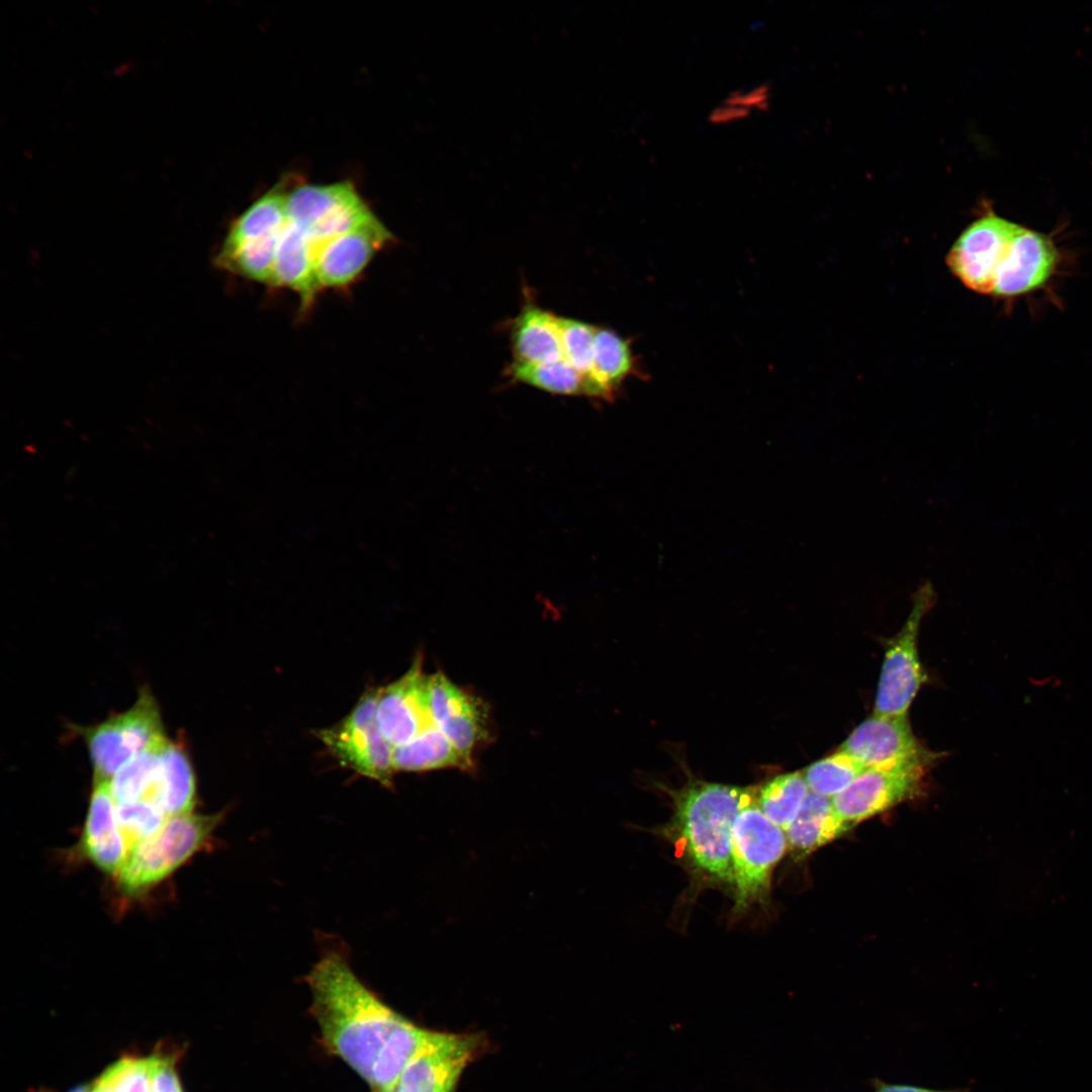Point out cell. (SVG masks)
<instances>
[{
  "mask_svg": "<svg viewBox=\"0 0 1092 1092\" xmlns=\"http://www.w3.org/2000/svg\"><path fill=\"white\" fill-rule=\"evenodd\" d=\"M305 981L324 1044L369 1083L381 1051L404 1018L360 981L341 953L323 956Z\"/></svg>",
  "mask_w": 1092,
  "mask_h": 1092,
  "instance_id": "1",
  "label": "cell"
},
{
  "mask_svg": "<svg viewBox=\"0 0 1092 1092\" xmlns=\"http://www.w3.org/2000/svg\"><path fill=\"white\" fill-rule=\"evenodd\" d=\"M757 788L701 781L673 793V825L687 853L704 873L733 882L731 837L740 811L757 801Z\"/></svg>",
  "mask_w": 1092,
  "mask_h": 1092,
  "instance_id": "2",
  "label": "cell"
},
{
  "mask_svg": "<svg viewBox=\"0 0 1092 1092\" xmlns=\"http://www.w3.org/2000/svg\"><path fill=\"white\" fill-rule=\"evenodd\" d=\"M289 190L276 185L230 225L213 258L225 272L271 286L278 244L287 223Z\"/></svg>",
  "mask_w": 1092,
  "mask_h": 1092,
  "instance_id": "3",
  "label": "cell"
},
{
  "mask_svg": "<svg viewBox=\"0 0 1092 1092\" xmlns=\"http://www.w3.org/2000/svg\"><path fill=\"white\" fill-rule=\"evenodd\" d=\"M224 812L167 817L161 828L129 852L117 874L120 890L128 896L145 893L196 852L208 846Z\"/></svg>",
  "mask_w": 1092,
  "mask_h": 1092,
  "instance_id": "4",
  "label": "cell"
},
{
  "mask_svg": "<svg viewBox=\"0 0 1092 1092\" xmlns=\"http://www.w3.org/2000/svg\"><path fill=\"white\" fill-rule=\"evenodd\" d=\"M87 746L94 782H109L135 756L166 739L159 705L144 687L126 711L90 726H74Z\"/></svg>",
  "mask_w": 1092,
  "mask_h": 1092,
  "instance_id": "5",
  "label": "cell"
},
{
  "mask_svg": "<svg viewBox=\"0 0 1092 1092\" xmlns=\"http://www.w3.org/2000/svg\"><path fill=\"white\" fill-rule=\"evenodd\" d=\"M379 692L380 688L368 689L344 719L315 734L341 764L389 788L395 772L394 746L377 724Z\"/></svg>",
  "mask_w": 1092,
  "mask_h": 1092,
  "instance_id": "6",
  "label": "cell"
},
{
  "mask_svg": "<svg viewBox=\"0 0 1092 1092\" xmlns=\"http://www.w3.org/2000/svg\"><path fill=\"white\" fill-rule=\"evenodd\" d=\"M788 847L785 830L760 811L757 801L740 811L734 821L731 837L738 910L764 896L772 869Z\"/></svg>",
  "mask_w": 1092,
  "mask_h": 1092,
  "instance_id": "7",
  "label": "cell"
},
{
  "mask_svg": "<svg viewBox=\"0 0 1092 1092\" xmlns=\"http://www.w3.org/2000/svg\"><path fill=\"white\" fill-rule=\"evenodd\" d=\"M287 221L312 245L315 255L328 241L376 215L349 181L298 185L288 192Z\"/></svg>",
  "mask_w": 1092,
  "mask_h": 1092,
  "instance_id": "8",
  "label": "cell"
},
{
  "mask_svg": "<svg viewBox=\"0 0 1092 1092\" xmlns=\"http://www.w3.org/2000/svg\"><path fill=\"white\" fill-rule=\"evenodd\" d=\"M931 601L932 590L925 585L917 593L911 613L885 653L875 701L876 716L907 715L924 680L917 638L921 620Z\"/></svg>",
  "mask_w": 1092,
  "mask_h": 1092,
  "instance_id": "9",
  "label": "cell"
},
{
  "mask_svg": "<svg viewBox=\"0 0 1092 1092\" xmlns=\"http://www.w3.org/2000/svg\"><path fill=\"white\" fill-rule=\"evenodd\" d=\"M1020 224L989 211L973 221L946 256L951 273L969 289L992 294L997 270Z\"/></svg>",
  "mask_w": 1092,
  "mask_h": 1092,
  "instance_id": "10",
  "label": "cell"
},
{
  "mask_svg": "<svg viewBox=\"0 0 1092 1092\" xmlns=\"http://www.w3.org/2000/svg\"><path fill=\"white\" fill-rule=\"evenodd\" d=\"M923 776V759L867 767L832 799L839 816L851 826L913 797Z\"/></svg>",
  "mask_w": 1092,
  "mask_h": 1092,
  "instance_id": "11",
  "label": "cell"
},
{
  "mask_svg": "<svg viewBox=\"0 0 1092 1092\" xmlns=\"http://www.w3.org/2000/svg\"><path fill=\"white\" fill-rule=\"evenodd\" d=\"M429 708L433 725L469 757L490 737L485 704L442 671L429 675Z\"/></svg>",
  "mask_w": 1092,
  "mask_h": 1092,
  "instance_id": "12",
  "label": "cell"
},
{
  "mask_svg": "<svg viewBox=\"0 0 1092 1092\" xmlns=\"http://www.w3.org/2000/svg\"><path fill=\"white\" fill-rule=\"evenodd\" d=\"M476 1036L432 1031L402 1071L394 1092H454L477 1051Z\"/></svg>",
  "mask_w": 1092,
  "mask_h": 1092,
  "instance_id": "13",
  "label": "cell"
},
{
  "mask_svg": "<svg viewBox=\"0 0 1092 1092\" xmlns=\"http://www.w3.org/2000/svg\"><path fill=\"white\" fill-rule=\"evenodd\" d=\"M376 719L383 736L393 745H403L432 726L429 708V675L418 655L406 672L380 688Z\"/></svg>",
  "mask_w": 1092,
  "mask_h": 1092,
  "instance_id": "14",
  "label": "cell"
},
{
  "mask_svg": "<svg viewBox=\"0 0 1092 1092\" xmlns=\"http://www.w3.org/2000/svg\"><path fill=\"white\" fill-rule=\"evenodd\" d=\"M1061 259L1050 236L1021 225L997 270L992 294L1014 298L1041 289L1057 273Z\"/></svg>",
  "mask_w": 1092,
  "mask_h": 1092,
  "instance_id": "15",
  "label": "cell"
},
{
  "mask_svg": "<svg viewBox=\"0 0 1092 1092\" xmlns=\"http://www.w3.org/2000/svg\"><path fill=\"white\" fill-rule=\"evenodd\" d=\"M394 241L393 234L376 216L325 243L315 255V275L321 291L353 284L376 254Z\"/></svg>",
  "mask_w": 1092,
  "mask_h": 1092,
  "instance_id": "16",
  "label": "cell"
},
{
  "mask_svg": "<svg viewBox=\"0 0 1092 1092\" xmlns=\"http://www.w3.org/2000/svg\"><path fill=\"white\" fill-rule=\"evenodd\" d=\"M839 750L866 767L923 759L907 715L876 716L861 722L841 744Z\"/></svg>",
  "mask_w": 1092,
  "mask_h": 1092,
  "instance_id": "17",
  "label": "cell"
},
{
  "mask_svg": "<svg viewBox=\"0 0 1092 1092\" xmlns=\"http://www.w3.org/2000/svg\"><path fill=\"white\" fill-rule=\"evenodd\" d=\"M176 1062V1053L162 1050L144 1057H122L91 1082L69 1092H183Z\"/></svg>",
  "mask_w": 1092,
  "mask_h": 1092,
  "instance_id": "18",
  "label": "cell"
},
{
  "mask_svg": "<svg viewBox=\"0 0 1092 1092\" xmlns=\"http://www.w3.org/2000/svg\"><path fill=\"white\" fill-rule=\"evenodd\" d=\"M80 852L106 874L117 875L129 849L115 818V801L108 782H94Z\"/></svg>",
  "mask_w": 1092,
  "mask_h": 1092,
  "instance_id": "19",
  "label": "cell"
},
{
  "mask_svg": "<svg viewBox=\"0 0 1092 1092\" xmlns=\"http://www.w3.org/2000/svg\"><path fill=\"white\" fill-rule=\"evenodd\" d=\"M142 799L156 804L167 817L192 813L196 780L184 744L167 738L159 747L153 778Z\"/></svg>",
  "mask_w": 1092,
  "mask_h": 1092,
  "instance_id": "20",
  "label": "cell"
},
{
  "mask_svg": "<svg viewBox=\"0 0 1092 1092\" xmlns=\"http://www.w3.org/2000/svg\"><path fill=\"white\" fill-rule=\"evenodd\" d=\"M558 318L527 298L509 324L512 361L544 364L563 359Z\"/></svg>",
  "mask_w": 1092,
  "mask_h": 1092,
  "instance_id": "21",
  "label": "cell"
},
{
  "mask_svg": "<svg viewBox=\"0 0 1092 1092\" xmlns=\"http://www.w3.org/2000/svg\"><path fill=\"white\" fill-rule=\"evenodd\" d=\"M271 286L297 293L302 309L310 307L321 291L315 275V250L288 221L278 244Z\"/></svg>",
  "mask_w": 1092,
  "mask_h": 1092,
  "instance_id": "22",
  "label": "cell"
},
{
  "mask_svg": "<svg viewBox=\"0 0 1092 1092\" xmlns=\"http://www.w3.org/2000/svg\"><path fill=\"white\" fill-rule=\"evenodd\" d=\"M851 827L839 816L831 798L810 792L785 833L789 848L805 856L838 839Z\"/></svg>",
  "mask_w": 1092,
  "mask_h": 1092,
  "instance_id": "23",
  "label": "cell"
},
{
  "mask_svg": "<svg viewBox=\"0 0 1092 1092\" xmlns=\"http://www.w3.org/2000/svg\"><path fill=\"white\" fill-rule=\"evenodd\" d=\"M634 359L629 341L616 332L597 327L594 363L583 395L612 400L622 382L632 373Z\"/></svg>",
  "mask_w": 1092,
  "mask_h": 1092,
  "instance_id": "24",
  "label": "cell"
},
{
  "mask_svg": "<svg viewBox=\"0 0 1092 1092\" xmlns=\"http://www.w3.org/2000/svg\"><path fill=\"white\" fill-rule=\"evenodd\" d=\"M395 771H428L474 767L473 758L457 750L448 738L434 725L421 732L412 741L393 747Z\"/></svg>",
  "mask_w": 1092,
  "mask_h": 1092,
  "instance_id": "25",
  "label": "cell"
},
{
  "mask_svg": "<svg viewBox=\"0 0 1092 1092\" xmlns=\"http://www.w3.org/2000/svg\"><path fill=\"white\" fill-rule=\"evenodd\" d=\"M432 1031L404 1020L381 1051L368 1084L374 1091L393 1090L402 1071L430 1037Z\"/></svg>",
  "mask_w": 1092,
  "mask_h": 1092,
  "instance_id": "26",
  "label": "cell"
},
{
  "mask_svg": "<svg viewBox=\"0 0 1092 1092\" xmlns=\"http://www.w3.org/2000/svg\"><path fill=\"white\" fill-rule=\"evenodd\" d=\"M504 372L511 382L526 384L551 394H583L582 376L564 359L544 364L511 361Z\"/></svg>",
  "mask_w": 1092,
  "mask_h": 1092,
  "instance_id": "27",
  "label": "cell"
},
{
  "mask_svg": "<svg viewBox=\"0 0 1092 1092\" xmlns=\"http://www.w3.org/2000/svg\"><path fill=\"white\" fill-rule=\"evenodd\" d=\"M809 793L803 772L785 774L759 788L757 806L771 822L786 830Z\"/></svg>",
  "mask_w": 1092,
  "mask_h": 1092,
  "instance_id": "28",
  "label": "cell"
},
{
  "mask_svg": "<svg viewBox=\"0 0 1092 1092\" xmlns=\"http://www.w3.org/2000/svg\"><path fill=\"white\" fill-rule=\"evenodd\" d=\"M866 768L852 756L838 750L809 765L803 776L810 792L833 798L845 790Z\"/></svg>",
  "mask_w": 1092,
  "mask_h": 1092,
  "instance_id": "29",
  "label": "cell"
},
{
  "mask_svg": "<svg viewBox=\"0 0 1092 1092\" xmlns=\"http://www.w3.org/2000/svg\"><path fill=\"white\" fill-rule=\"evenodd\" d=\"M115 818L130 852L135 845L155 834L167 816L156 804L138 799L115 802Z\"/></svg>",
  "mask_w": 1092,
  "mask_h": 1092,
  "instance_id": "30",
  "label": "cell"
},
{
  "mask_svg": "<svg viewBox=\"0 0 1092 1092\" xmlns=\"http://www.w3.org/2000/svg\"><path fill=\"white\" fill-rule=\"evenodd\" d=\"M558 324L563 359L582 376L584 393V384L593 369L597 327L560 315Z\"/></svg>",
  "mask_w": 1092,
  "mask_h": 1092,
  "instance_id": "31",
  "label": "cell"
},
{
  "mask_svg": "<svg viewBox=\"0 0 1092 1092\" xmlns=\"http://www.w3.org/2000/svg\"><path fill=\"white\" fill-rule=\"evenodd\" d=\"M160 746L135 756L108 782L115 802L133 801L145 796L153 778Z\"/></svg>",
  "mask_w": 1092,
  "mask_h": 1092,
  "instance_id": "32",
  "label": "cell"
},
{
  "mask_svg": "<svg viewBox=\"0 0 1092 1092\" xmlns=\"http://www.w3.org/2000/svg\"><path fill=\"white\" fill-rule=\"evenodd\" d=\"M768 100L769 87L766 84H760L749 89L734 91L724 101L751 112L752 109H766Z\"/></svg>",
  "mask_w": 1092,
  "mask_h": 1092,
  "instance_id": "33",
  "label": "cell"
},
{
  "mask_svg": "<svg viewBox=\"0 0 1092 1092\" xmlns=\"http://www.w3.org/2000/svg\"><path fill=\"white\" fill-rule=\"evenodd\" d=\"M750 113L745 108L724 101L711 111L709 119L713 123L723 124L743 119Z\"/></svg>",
  "mask_w": 1092,
  "mask_h": 1092,
  "instance_id": "34",
  "label": "cell"
},
{
  "mask_svg": "<svg viewBox=\"0 0 1092 1092\" xmlns=\"http://www.w3.org/2000/svg\"><path fill=\"white\" fill-rule=\"evenodd\" d=\"M876 1092H962V1091H942L932 1090L927 1088L909 1086V1085H894L883 1082L876 1084Z\"/></svg>",
  "mask_w": 1092,
  "mask_h": 1092,
  "instance_id": "35",
  "label": "cell"
},
{
  "mask_svg": "<svg viewBox=\"0 0 1092 1092\" xmlns=\"http://www.w3.org/2000/svg\"><path fill=\"white\" fill-rule=\"evenodd\" d=\"M374 1092H394V1091L393 1090H385V1091H374Z\"/></svg>",
  "mask_w": 1092,
  "mask_h": 1092,
  "instance_id": "36",
  "label": "cell"
}]
</instances>
